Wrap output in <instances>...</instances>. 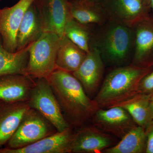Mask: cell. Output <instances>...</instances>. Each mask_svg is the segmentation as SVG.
<instances>
[{
  "label": "cell",
  "instance_id": "cell-30",
  "mask_svg": "<svg viewBox=\"0 0 153 153\" xmlns=\"http://www.w3.org/2000/svg\"><path fill=\"white\" fill-rule=\"evenodd\" d=\"M3 101H1V100H0V104H1V103Z\"/></svg>",
  "mask_w": 153,
  "mask_h": 153
},
{
  "label": "cell",
  "instance_id": "cell-21",
  "mask_svg": "<svg viewBox=\"0 0 153 153\" xmlns=\"http://www.w3.org/2000/svg\"><path fill=\"white\" fill-rule=\"evenodd\" d=\"M118 143L105 149L104 153H146V136L145 129L137 126L124 136Z\"/></svg>",
  "mask_w": 153,
  "mask_h": 153
},
{
  "label": "cell",
  "instance_id": "cell-1",
  "mask_svg": "<svg viewBox=\"0 0 153 153\" xmlns=\"http://www.w3.org/2000/svg\"><path fill=\"white\" fill-rule=\"evenodd\" d=\"M46 78L69 123L82 126L92 120L99 107L73 74L56 69Z\"/></svg>",
  "mask_w": 153,
  "mask_h": 153
},
{
  "label": "cell",
  "instance_id": "cell-26",
  "mask_svg": "<svg viewBox=\"0 0 153 153\" xmlns=\"http://www.w3.org/2000/svg\"><path fill=\"white\" fill-rule=\"evenodd\" d=\"M149 109L151 116L153 120V97L151 98L149 102Z\"/></svg>",
  "mask_w": 153,
  "mask_h": 153
},
{
  "label": "cell",
  "instance_id": "cell-13",
  "mask_svg": "<svg viewBox=\"0 0 153 153\" xmlns=\"http://www.w3.org/2000/svg\"><path fill=\"white\" fill-rule=\"evenodd\" d=\"M114 142L112 135L94 126L84 127L73 134L71 153H100L112 146Z\"/></svg>",
  "mask_w": 153,
  "mask_h": 153
},
{
  "label": "cell",
  "instance_id": "cell-15",
  "mask_svg": "<svg viewBox=\"0 0 153 153\" xmlns=\"http://www.w3.org/2000/svg\"><path fill=\"white\" fill-rule=\"evenodd\" d=\"M29 75L8 74L0 76V100L5 102L27 101L35 80Z\"/></svg>",
  "mask_w": 153,
  "mask_h": 153
},
{
  "label": "cell",
  "instance_id": "cell-31",
  "mask_svg": "<svg viewBox=\"0 0 153 153\" xmlns=\"http://www.w3.org/2000/svg\"><path fill=\"white\" fill-rule=\"evenodd\" d=\"M2 0H0V1H1Z\"/></svg>",
  "mask_w": 153,
  "mask_h": 153
},
{
  "label": "cell",
  "instance_id": "cell-23",
  "mask_svg": "<svg viewBox=\"0 0 153 153\" xmlns=\"http://www.w3.org/2000/svg\"><path fill=\"white\" fill-rule=\"evenodd\" d=\"M86 26L71 17L65 26L64 35L87 53L90 50L92 35Z\"/></svg>",
  "mask_w": 153,
  "mask_h": 153
},
{
  "label": "cell",
  "instance_id": "cell-19",
  "mask_svg": "<svg viewBox=\"0 0 153 153\" xmlns=\"http://www.w3.org/2000/svg\"><path fill=\"white\" fill-rule=\"evenodd\" d=\"M86 54L64 35L60 39L56 58V69L72 73L82 63Z\"/></svg>",
  "mask_w": 153,
  "mask_h": 153
},
{
  "label": "cell",
  "instance_id": "cell-14",
  "mask_svg": "<svg viewBox=\"0 0 153 153\" xmlns=\"http://www.w3.org/2000/svg\"><path fill=\"white\" fill-rule=\"evenodd\" d=\"M73 134L69 128L20 149L0 148V153H71Z\"/></svg>",
  "mask_w": 153,
  "mask_h": 153
},
{
  "label": "cell",
  "instance_id": "cell-17",
  "mask_svg": "<svg viewBox=\"0 0 153 153\" xmlns=\"http://www.w3.org/2000/svg\"><path fill=\"white\" fill-rule=\"evenodd\" d=\"M68 3L71 18L82 25H101L109 20L104 9L97 2L80 0Z\"/></svg>",
  "mask_w": 153,
  "mask_h": 153
},
{
  "label": "cell",
  "instance_id": "cell-18",
  "mask_svg": "<svg viewBox=\"0 0 153 153\" xmlns=\"http://www.w3.org/2000/svg\"><path fill=\"white\" fill-rule=\"evenodd\" d=\"M43 33L41 20L33 3L25 12L18 30L17 51L26 48L36 41Z\"/></svg>",
  "mask_w": 153,
  "mask_h": 153
},
{
  "label": "cell",
  "instance_id": "cell-28",
  "mask_svg": "<svg viewBox=\"0 0 153 153\" xmlns=\"http://www.w3.org/2000/svg\"><path fill=\"white\" fill-rule=\"evenodd\" d=\"M88 1H91L94 2H97L99 0H88Z\"/></svg>",
  "mask_w": 153,
  "mask_h": 153
},
{
  "label": "cell",
  "instance_id": "cell-16",
  "mask_svg": "<svg viewBox=\"0 0 153 153\" xmlns=\"http://www.w3.org/2000/svg\"><path fill=\"white\" fill-rule=\"evenodd\" d=\"M30 107L27 101L2 102L0 104V148L7 143Z\"/></svg>",
  "mask_w": 153,
  "mask_h": 153
},
{
  "label": "cell",
  "instance_id": "cell-22",
  "mask_svg": "<svg viewBox=\"0 0 153 153\" xmlns=\"http://www.w3.org/2000/svg\"><path fill=\"white\" fill-rule=\"evenodd\" d=\"M150 99V97L138 93L130 99L117 106L124 108L129 114L137 125L145 129L153 120L149 109Z\"/></svg>",
  "mask_w": 153,
  "mask_h": 153
},
{
  "label": "cell",
  "instance_id": "cell-6",
  "mask_svg": "<svg viewBox=\"0 0 153 153\" xmlns=\"http://www.w3.org/2000/svg\"><path fill=\"white\" fill-rule=\"evenodd\" d=\"M50 122L33 108L24 115L16 130L7 143V147L20 149L57 132Z\"/></svg>",
  "mask_w": 153,
  "mask_h": 153
},
{
  "label": "cell",
  "instance_id": "cell-3",
  "mask_svg": "<svg viewBox=\"0 0 153 153\" xmlns=\"http://www.w3.org/2000/svg\"><path fill=\"white\" fill-rule=\"evenodd\" d=\"M153 68V66L143 68L131 63L111 71L94 99L99 108L117 106L137 95L140 81Z\"/></svg>",
  "mask_w": 153,
  "mask_h": 153
},
{
  "label": "cell",
  "instance_id": "cell-29",
  "mask_svg": "<svg viewBox=\"0 0 153 153\" xmlns=\"http://www.w3.org/2000/svg\"><path fill=\"white\" fill-rule=\"evenodd\" d=\"M141 1H147L148 2L147 0H141ZM148 4H149V3H148Z\"/></svg>",
  "mask_w": 153,
  "mask_h": 153
},
{
  "label": "cell",
  "instance_id": "cell-10",
  "mask_svg": "<svg viewBox=\"0 0 153 153\" xmlns=\"http://www.w3.org/2000/svg\"><path fill=\"white\" fill-rule=\"evenodd\" d=\"M109 19L133 28L151 15V8L146 1L141 0H108L101 5Z\"/></svg>",
  "mask_w": 153,
  "mask_h": 153
},
{
  "label": "cell",
  "instance_id": "cell-27",
  "mask_svg": "<svg viewBox=\"0 0 153 153\" xmlns=\"http://www.w3.org/2000/svg\"><path fill=\"white\" fill-rule=\"evenodd\" d=\"M147 1L150 7L151 10H152L153 12V0H147Z\"/></svg>",
  "mask_w": 153,
  "mask_h": 153
},
{
  "label": "cell",
  "instance_id": "cell-9",
  "mask_svg": "<svg viewBox=\"0 0 153 153\" xmlns=\"http://www.w3.org/2000/svg\"><path fill=\"white\" fill-rule=\"evenodd\" d=\"M35 0H19L13 6L0 8V36L3 46L10 52L17 51L18 30L26 11Z\"/></svg>",
  "mask_w": 153,
  "mask_h": 153
},
{
  "label": "cell",
  "instance_id": "cell-4",
  "mask_svg": "<svg viewBox=\"0 0 153 153\" xmlns=\"http://www.w3.org/2000/svg\"><path fill=\"white\" fill-rule=\"evenodd\" d=\"M61 38L44 32L31 44L27 71L33 79L46 78L56 69V60Z\"/></svg>",
  "mask_w": 153,
  "mask_h": 153
},
{
  "label": "cell",
  "instance_id": "cell-5",
  "mask_svg": "<svg viewBox=\"0 0 153 153\" xmlns=\"http://www.w3.org/2000/svg\"><path fill=\"white\" fill-rule=\"evenodd\" d=\"M27 102L31 108L41 114L57 131H63L70 128L46 78H38L35 80Z\"/></svg>",
  "mask_w": 153,
  "mask_h": 153
},
{
  "label": "cell",
  "instance_id": "cell-25",
  "mask_svg": "<svg viewBox=\"0 0 153 153\" xmlns=\"http://www.w3.org/2000/svg\"><path fill=\"white\" fill-rule=\"evenodd\" d=\"M146 136V153H153V120L145 129Z\"/></svg>",
  "mask_w": 153,
  "mask_h": 153
},
{
  "label": "cell",
  "instance_id": "cell-24",
  "mask_svg": "<svg viewBox=\"0 0 153 153\" xmlns=\"http://www.w3.org/2000/svg\"><path fill=\"white\" fill-rule=\"evenodd\" d=\"M138 93L153 97V68L142 79L138 88Z\"/></svg>",
  "mask_w": 153,
  "mask_h": 153
},
{
  "label": "cell",
  "instance_id": "cell-11",
  "mask_svg": "<svg viewBox=\"0 0 153 153\" xmlns=\"http://www.w3.org/2000/svg\"><path fill=\"white\" fill-rule=\"evenodd\" d=\"M104 62L96 47L90 45V50L78 68L72 74L79 80L88 96L98 89L104 72Z\"/></svg>",
  "mask_w": 153,
  "mask_h": 153
},
{
  "label": "cell",
  "instance_id": "cell-2",
  "mask_svg": "<svg viewBox=\"0 0 153 153\" xmlns=\"http://www.w3.org/2000/svg\"><path fill=\"white\" fill-rule=\"evenodd\" d=\"M92 35L91 44L96 47L103 62L121 66L133 55L135 35L133 28L109 19Z\"/></svg>",
  "mask_w": 153,
  "mask_h": 153
},
{
  "label": "cell",
  "instance_id": "cell-20",
  "mask_svg": "<svg viewBox=\"0 0 153 153\" xmlns=\"http://www.w3.org/2000/svg\"><path fill=\"white\" fill-rule=\"evenodd\" d=\"M32 44L22 50L9 52L3 46L0 36V76L13 74L28 75L27 68Z\"/></svg>",
  "mask_w": 153,
  "mask_h": 153
},
{
  "label": "cell",
  "instance_id": "cell-7",
  "mask_svg": "<svg viewBox=\"0 0 153 153\" xmlns=\"http://www.w3.org/2000/svg\"><path fill=\"white\" fill-rule=\"evenodd\" d=\"M67 0H35L34 4L41 20L44 33L64 36V29L71 18Z\"/></svg>",
  "mask_w": 153,
  "mask_h": 153
},
{
  "label": "cell",
  "instance_id": "cell-12",
  "mask_svg": "<svg viewBox=\"0 0 153 153\" xmlns=\"http://www.w3.org/2000/svg\"><path fill=\"white\" fill-rule=\"evenodd\" d=\"M134 47L131 64L143 68L153 66V16L150 15L133 27Z\"/></svg>",
  "mask_w": 153,
  "mask_h": 153
},
{
  "label": "cell",
  "instance_id": "cell-8",
  "mask_svg": "<svg viewBox=\"0 0 153 153\" xmlns=\"http://www.w3.org/2000/svg\"><path fill=\"white\" fill-rule=\"evenodd\" d=\"M92 120L96 127L120 139L138 126L128 111L119 106L99 108Z\"/></svg>",
  "mask_w": 153,
  "mask_h": 153
}]
</instances>
